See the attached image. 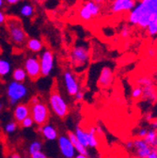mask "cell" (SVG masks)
<instances>
[{
	"mask_svg": "<svg viewBox=\"0 0 157 158\" xmlns=\"http://www.w3.org/2000/svg\"><path fill=\"white\" fill-rule=\"evenodd\" d=\"M129 12V23L146 29L151 21L157 19V0H140Z\"/></svg>",
	"mask_w": 157,
	"mask_h": 158,
	"instance_id": "6da1fadb",
	"label": "cell"
},
{
	"mask_svg": "<svg viewBox=\"0 0 157 158\" xmlns=\"http://www.w3.org/2000/svg\"><path fill=\"white\" fill-rule=\"evenodd\" d=\"M5 23L10 41L16 47H23L27 41V35L20 19L16 17H10L7 18Z\"/></svg>",
	"mask_w": 157,
	"mask_h": 158,
	"instance_id": "7a4b0ae2",
	"label": "cell"
},
{
	"mask_svg": "<svg viewBox=\"0 0 157 158\" xmlns=\"http://www.w3.org/2000/svg\"><path fill=\"white\" fill-rule=\"evenodd\" d=\"M89 58H90L89 49L84 44L73 46L70 53L71 64L72 68L75 70L84 69L89 62Z\"/></svg>",
	"mask_w": 157,
	"mask_h": 158,
	"instance_id": "3957f363",
	"label": "cell"
},
{
	"mask_svg": "<svg viewBox=\"0 0 157 158\" xmlns=\"http://www.w3.org/2000/svg\"><path fill=\"white\" fill-rule=\"evenodd\" d=\"M49 106L53 113L60 118H64L69 114V105L56 88H54L50 92Z\"/></svg>",
	"mask_w": 157,
	"mask_h": 158,
	"instance_id": "277c9868",
	"label": "cell"
},
{
	"mask_svg": "<svg viewBox=\"0 0 157 158\" xmlns=\"http://www.w3.org/2000/svg\"><path fill=\"white\" fill-rule=\"evenodd\" d=\"M28 88L25 83L10 81L6 89V95L8 98L9 104L10 106H16L20 103L24 98L28 94Z\"/></svg>",
	"mask_w": 157,
	"mask_h": 158,
	"instance_id": "5b68a950",
	"label": "cell"
},
{
	"mask_svg": "<svg viewBox=\"0 0 157 158\" xmlns=\"http://www.w3.org/2000/svg\"><path fill=\"white\" fill-rule=\"evenodd\" d=\"M30 113L29 116L32 118V120L35 124L38 126H42L47 123L49 120V108L47 105L43 102L41 99L36 103L29 104Z\"/></svg>",
	"mask_w": 157,
	"mask_h": 158,
	"instance_id": "8992f818",
	"label": "cell"
},
{
	"mask_svg": "<svg viewBox=\"0 0 157 158\" xmlns=\"http://www.w3.org/2000/svg\"><path fill=\"white\" fill-rule=\"evenodd\" d=\"M101 4L95 3L92 0H89L79 9L78 18L84 22H89L94 17H97L101 13Z\"/></svg>",
	"mask_w": 157,
	"mask_h": 158,
	"instance_id": "52a82bcc",
	"label": "cell"
},
{
	"mask_svg": "<svg viewBox=\"0 0 157 158\" xmlns=\"http://www.w3.org/2000/svg\"><path fill=\"white\" fill-rule=\"evenodd\" d=\"M39 61L41 67V74L44 77L49 76L55 69V55L53 51L50 49L42 51Z\"/></svg>",
	"mask_w": 157,
	"mask_h": 158,
	"instance_id": "ba28073f",
	"label": "cell"
},
{
	"mask_svg": "<svg viewBox=\"0 0 157 158\" xmlns=\"http://www.w3.org/2000/svg\"><path fill=\"white\" fill-rule=\"evenodd\" d=\"M24 69L27 73V77L32 81L37 80L42 75L40 61H39V57H37L36 56H29L25 59Z\"/></svg>",
	"mask_w": 157,
	"mask_h": 158,
	"instance_id": "9c48e42d",
	"label": "cell"
},
{
	"mask_svg": "<svg viewBox=\"0 0 157 158\" xmlns=\"http://www.w3.org/2000/svg\"><path fill=\"white\" fill-rule=\"evenodd\" d=\"M63 83L66 92L70 96H74L76 92L80 89V85L75 74L70 70H67L63 73Z\"/></svg>",
	"mask_w": 157,
	"mask_h": 158,
	"instance_id": "30bf717a",
	"label": "cell"
},
{
	"mask_svg": "<svg viewBox=\"0 0 157 158\" xmlns=\"http://www.w3.org/2000/svg\"><path fill=\"white\" fill-rule=\"evenodd\" d=\"M135 4V0H113L110 5V10L114 14L131 11Z\"/></svg>",
	"mask_w": 157,
	"mask_h": 158,
	"instance_id": "8fae6325",
	"label": "cell"
},
{
	"mask_svg": "<svg viewBox=\"0 0 157 158\" xmlns=\"http://www.w3.org/2000/svg\"><path fill=\"white\" fill-rule=\"evenodd\" d=\"M57 143H58V147H60L61 154L65 158H73L74 157L75 150L67 135L57 136Z\"/></svg>",
	"mask_w": 157,
	"mask_h": 158,
	"instance_id": "7c38bea8",
	"label": "cell"
},
{
	"mask_svg": "<svg viewBox=\"0 0 157 158\" xmlns=\"http://www.w3.org/2000/svg\"><path fill=\"white\" fill-rule=\"evenodd\" d=\"M113 79H114V74L112 69L109 66H105L101 70L99 78H98V82H97L98 86L103 89H106L111 86Z\"/></svg>",
	"mask_w": 157,
	"mask_h": 158,
	"instance_id": "4fadbf2b",
	"label": "cell"
},
{
	"mask_svg": "<svg viewBox=\"0 0 157 158\" xmlns=\"http://www.w3.org/2000/svg\"><path fill=\"white\" fill-rule=\"evenodd\" d=\"M29 113H30V108L28 104H25V103L17 104L13 109L14 122H16L17 123H20L25 118L29 116Z\"/></svg>",
	"mask_w": 157,
	"mask_h": 158,
	"instance_id": "5bb4252c",
	"label": "cell"
},
{
	"mask_svg": "<svg viewBox=\"0 0 157 158\" xmlns=\"http://www.w3.org/2000/svg\"><path fill=\"white\" fill-rule=\"evenodd\" d=\"M136 155L138 158H147L149 153L151 151V147L149 146L143 138H137V139L134 140V148Z\"/></svg>",
	"mask_w": 157,
	"mask_h": 158,
	"instance_id": "9a60e30c",
	"label": "cell"
},
{
	"mask_svg": "<svg viewBox=\"0 0 157 158\" xmlns=\"http://www.w3.org/2000/svg\"><path fill=\"white\" fill-rule=\"evenodd\" d=\"M40 131L45 139L50 140V141L56 140L58 136L57 130L56 129V127L49 123H45V124L40 126Z\"/></svg>",
	"mask_w": 157,
	"mask_h": 158,
	"instance_id": "2e32d148",
	"label": "cell"
},
{
	"mask_svg": "<svg viewBox=\"0 0 157 158\" xmlns=\"http://www.w3.org/2000/svg\"><path fill=\"white\" fill-rule=\"evenodd\" d=\"M67 136L69 137L70 141L72 142L75 152H77L78 153H81V154H85V155H89V152L87 150V148L85 146H83L79 141L77 140V138L74 135L73 132H71V131H68L67 133Z\"/></svg>",
	"mask_w": 157,
	"mask_h": 158,
	"instance_id": "e0dca14e",
	"label": "cell"
},
{
	"mask_svg": "<svg viewBox=\"0 0 157 158\" xmlns=\"http://www.w3.org/2000/svg\"><path fill=\"white\" fill-rule=\"evenodd\" d=\"M26 46L32 53H40L43 51V44L42 41L37 38L28 39L26 43Z\"/></svg>",
	"mask_w": 157,
	"mask_h": 158,
	"instance_id": "ac0fdd59",
	"label": "cell"
},
{
	"mask_svg": "<svg viewBox=\"0 0 157 158\" xmlns=\"http://www.w3.org/2000/svg\"><path fill=\"white\" fill-rule=\"evenodd\" d=\"M142 97H144L145 100H149L151 102L155 101L156 99V92L154 89V84H149L142 86Z\"/></svg>",
	"mask_w": 157,
	"mask_h": 158,
	"instance_id": "d6986e66",
	"label": "cell"
},
{
	"mask_svg": "<svg viewBox=\"0 0 157 158\" xmlns=\"http://www.w3.org/2000/svg\"><path fill=\"white\" fill-rule=\"evenodd\" d=\"M11 73V63L9 59L0 57V78H4Z\"/></svg>",
	"mask_w": 157,
	"mask_h": 158,
	"instance_id": "ffe728a7",
	"label": "cell"
},
{
	"mask_svg": "<svg viewBox=\"0 0 157 158\" xmlns=\"http://www.w3.org/2000/svg\"><path fill=\"white\" fill-rule=\"evenodd\" d=\"M145 142L151 148H156L157 146V133L155 129H151L147 131L145 137L143 138Z\"/></svg>",
	"mask_w": 157,
	"mask_h": 158,
	"instance_id": "44dd1931",
	"label": "cell"
},
{
	"mask_svg": "<svg viewBox=\"0 0 157 158\" xmlns=\"http://www.w3.org/2000/svg\"><path fill=\"white\" fill-rule=\"evenodd\" d=\"M27 73H26L24 68L18 67V68H15L13 70V72H12V80L17 81V82L25 83L26 80H27Z\"/></svg>",
	"mask_w": 157,
	"mask_h": 158,
	"instance_id": "7402d4cb",
	"label": "cell"
},
{
	"mask_svg": "<svg viewBox=\"0 0 157 158\" xmlns=\"http://www.w3.org/2000/svg\"><path fill=\"white\" fill-rule=\"evenodd\" d=\"M87 137H88V147L96 148L99 144L96 136V128L90 127L89 132H87Z\"/></svg>",
	"mask_w": 157,
	"mask_h": 158,
	"instance_id": "603a6c76",
	"label": "cell"
},
{
	"mask_svg": "<svg viewBox=\"0 0 157 158\" xmlns=\"http://www.w3.org/2000/svg\"><path fill=\"white\" fill-rule=\"evenodd\" d=\"M74 135L77 138V140L79 141L83 146L88 148V137H87V132L84 131L80 126H76Z\"/></svg>",
	"mask_w": 157,
	"mask_h": 158,
	"instance_id": "cb8c5ba5",
	"label": "cell"
},
{
	"mask_svg": "<svg viewBox=\"0 0 157 158\" xmlns=\"http://www.w3.org/2000/svg\"><path fill=\"white\" fill-rule=\"evenodd\" d=\"M20 14L23 16V17H26V18H30L33 16L34 14V7L28 3H26L24 4L21 8H20Z\"/></svg>",
	"mask_w": 157,
	"mask_h": 158,
	"instance_id": "d4e9b609",
	"label": "cell"
},
{
	"mask_svg": "<svg viewBox=\"0 0 157 158\" xmlns=\"http://www.w3.org/2000/svg\"><path fill=\"white\" fill-rule=\"evenodd\" d=\"M146 29L150 37L155 38L157 35V19H154L152 21H151L149 25L147 26Z\"/></svg>",
	"mask_w": 157,
	"mask_h": 158,
	"instance_id": "484cf974",
	"label": "cell"
},
{
	"mask_svg": "<svg viewBox=\"0 0 157 158\" xmlns=\"http://www.w3.org/2000/svg\"><path fill=\"white\" fill-rule=\"evenodd\" d=\"M42 147H43V143L40 140H35V141L31 142L29 147H28L29 154H32V153L37 152L39 151H42Z\"/></svg>",
	"mask_w": 157,
	"mask_h": 158,
	"instance_id": "4316f807",
	"label": "cell"
},
{
	"mask_svg": "<svg viewBox=\"0 0 157 158\" xmlns=\"http://www.w3.org/2000/svg\"><path fill=\"white\" fill-rule=\"evenodd\" d=\"M18 123L16 122H10L5 125V132L8 134H12L17 130Z\"/></svg>",
	"mask_w": 157,
	"mask_h": 158,
	"instance_id": "83f0119b",
	"label": "cell"
},
{
	"mask_svg": "<svg viewBox=\"0 0 157 158\" xmlns=\"http://www.w3.org/2000/svg\"><path fill=\"white\" fill-rule=\"evenodd\" d=\"M33 124H34V122H33L32 118L30 116H27L20 123V125L22 128H30L33 126Z\"/></svg>",
	"mask_w": 157,
	"mask_h": 158,
	"instance_id": "f1b7e54d",
	"label": "cell"
},
{
	"mask_svg": "<svg viewBox=\"0 0 157 158\" xmlns=\"http://www.w3.org/2000/svg\"><path fill=\"white\" fill-rule=\"evenodd\" d=\"M131 95H132V98H134V99L141 98L142 97V88L140 86H137V87L134 88L133 90H132Z\"/></svg>",
	"mask_w": 157,
	"mask_h": 158,
	"instance_id": "f546056e",
	"label": "cell"
},
{
	"mask_svg": "<svg viewBox=\"0 0 157 158\" xmlns=\"http://www.w3.org/2000/svg\"><path fill=\"white\" fill-rule=\"evenodd\" d=\"M30 158H49V157L45 153H43L42 151H39L37 152L30 154Z\"/></svg>",
	"mask_w": 157,
	"mask_h": 158,
	"instance_id": "4dcf8cb0",
	"label": "cell"
},
{
	"mask_svg": "<svg viewBox=\"0 0 157 158\" xmlns=\"http://www.w3.org/2000/svg\"><path fill=\"white\" fill-rule=\"evenodd\" d=\"M130 35H131V29H130V27H128L127 26L123 27L122 29V36L123 38H128Z\"/></svg>",
	"mask_w": 157,
	"mask_h": 158,
	"instance_id": "1f68e13d",
	"label": "cell"
},
{
	"mask_svg": "<svg viewBox=\"0 0 157 158\" xmlns=\"http://www.w3.org/2000/svg\"><path fill=\"white\" fill-rule=\"evenodd\" d=\"M74 97H75V100L76 101H82L83 99H84V97H85V93H84V91H82L81 89H79V90L76 92V94L74 95Z\"/></svg>",
	"mask_w": 157,
	"mask_h": 158,
	"instance_id": "d6a6232c",
	"label": "cell"
},
{
	"mask_svg": "<svg viewBox=\"0 0 157 158\" xmlns=\"http://www.w3.org/2000/svg\"><path fill=\"white\" fill-rule=\"evenodd\" d=\"M147 56L151 58L154 57L156 56V50L154 47H150L148 50H147Z\"/></svg>",
	"mask_w": 157,
	"mask_h": 158,
	"instance_id": "836d02e7",
	"label": "cell"
},
{
	"mask_svg": "<svg viewBox=\"0 0 157 158\" xmlns=\"http://www.w3.org/2000/svg\"><path fill=\"white\" fill-rule=\"evenodd\" d=\"M6 20H7V16H6L5 12L2 11V10H0V25L5 24Z\"/></svg>",
	"mask_w": 157,
	"mask_h": 158,
	"instance_id": "e575fe53",
	"label": "cell"
},
{
	"mask_svg": "<svg viewBox=\"0 0 157 158\" xmlns=\"http://www.w3.org/2000/svg\"><path fill=\"white\" fill-rule=\"evenodd\" d=\"M147 129L146 128H141L139 131H138V133H137V135H138V137L139 138H144L145 137V135H146V134H147Z\"/></svg>",
	"mask_w": 157,
	"mask_h": 158,
	"instance_id": "d590c367",
	"label": "cell"
},
{
	"mask_svg": "<svg viewBox=\"0 0 157 158\" xmlns=\"http://www.w3.org/2000/svg\"><path fill=\"white\" fill-rule=\"evenodd\" d=\"M147 158H157V151L156 148H152L151 152L149 153V155L147 156Z\"/></svg>",
	"mask_w": 157,
	"mask_h": 158,
	"instance_id": "8d00e7d4",
	"label": "cell"
},
{
	"mask_svg": "<svg viewBox=\"0 0 157 158\" xmlns=\"http://www.w3.org/2000/svg\"><path fill=\"white\" fill-rule=\"evenodd\" d=\"M5 1L9 5H16V4H18L19 2H20L21 0H5Z\"/></svg>",
	"mask_w": 157,
	"mask_h": 158,
	"instance_id": "74e56055",
	"label": "cell"
},
{
	"mask_svg": "<svg viewBox=\"0 0 157 158\" xmlns=\"http://www.w3.org/2000/svg\"><path fill=\"white\" fill-rule=\"evenodd\" d=\"M125 146H126V148H127L128 150L133 149V148H134V141H133V140H128V141L126 142Z\"/></svg>",
	"mask_w": 157,
	"mask_h": 158,
	"instance_id": "f35d334b",
	"label": "cell"
},
{
	"mask_svg": "<svg viewBox=\"0 0 157 158\" xmlns=\"http://www.w3.org/2000/svg\"><path fill=\"white\" fill-rule=\"evenodd\" d=\"M10 158H22V156L19 154L18 152H12L10 154Z\"/></svg>",
	"mask_w": 157,
	"mask_h": 158,
	"instance_id": "ab89813d",
	"label": "cell"
},
{
	"mask_svg": "<svg viewBox=\"0 0 157 158\" xmlns=\"http://www.w3.org/2000/svg\"><path fill=\"white\" fill-rule=\"evenodd\" d=\"M146 120L148 122H151L152 121V114L151 113H147L146 114Z\"/></svg>",
	"mask_w": 157,
	"mask_h": 158,
	"instance_id": "60d3db41",
	"label": "cell"
},
{
	"mask_svg": "<svg viewBox=\"0 0 157 158\" xmlns=\"http://www.w3.org/2000/svg\"><path fill=\"white\" fill-rule=\"evenodd\" d=\"M73 158H89L88 155H85V154H81V153H78L77 155H74Z\"/></svg>",
	"mask_w": 157,
	"mask_h": 158,
	"instance_id": "b9f144b4",
	"label": "cell"
},
{
	"mask_svg": "<svg viewBox=\"0 0 157 158\" xmlns=\"http://www.w3.org/2000/svg\"><path fill=\"white\" fill-rule=\"evenodd\" d=\"M95 128H96V133H98V134H103V129H102V127L100 125L96 126Z\"/></svg>",
	"mask_w": 157,
	"mask_h": 158,
	"instance_id": "7bdbcfd3",
	"label": "cell"
},
{
	"mask_svg": "<svg viewBox=\"0 0 157 158\" xmlns=\"http://www.w3.org/2000/svg\"><path fill=\"white\" fill-rule=\"evenodd\" d=\"M156 128H157V123H156V121H153L152 123H151V129H155L156 130Z\"/></svg>",
	"mask_w": 157,
	"mask_h": 158,
	"instance_id": "ee69618b",
	"label": "cell"
},
{
	"mask_svg": "<svg viewBox=\"0 0 157 158\" xmlns=\"http://www.w3.org/2000/svg\"><path fill=\"white\" fill-rule=\"evenodd\" d=\"M4 2H5V0H0V10H1L4 6Z\"/></svg>",
	"mask_w": 157,
	"mask_h": 158,
	"instance_id": "f6af8a7d",
	"label": "cell"
},
{
	"mask_svg": "<svg viewBox=\"0 0 157 158\" xmlns=\"http://www.w3.org/2000/svg\"><path fill=\"white\" fill-rule=\"evenodd\" d=\"M3 107H4V105H3V103H2V102H0V113L2 112V110H3Z\"/></svg>",
	"mask_w": 157,
	"mask_h": 158,
	"instance_id": "bcb514c9",
	"label": "cell"
},
{
	"mask_svg": "<svg viewBox=\"0 0 157 158\" xmlns=\"http://www.w3.org/2000/svg\"><path fill=\"white\" fill-rule=\"evenodd\" d=\"M92 1H94L95 3H98V4H101L104 1V0H92Z\"/></svg>",
	"mask_w": 157,
	"mask_h": 158,
	"instance_id": "7dc6e473",
	"label": "cell"
},
{
	"mask_svg": "<svg viewBox=\"0 0 157 158\" xmlns=\"http://www.w3.org/2000/svg\"><path fill=\"white\" fill-rule=\"evenodd\" d=\"M0 94H1V82H0Z\"/></svg>",
	"mask_w": 157,
	"mask_h": 158,
	"instance_id": "c3c4849f",
	"label": "cell"
}]
</instances>
